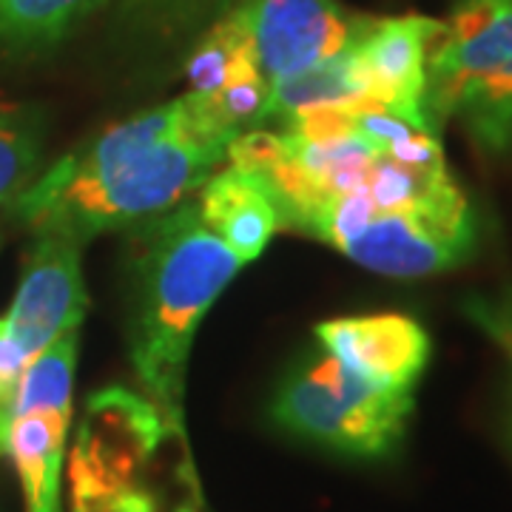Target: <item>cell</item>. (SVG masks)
Segmentation results:
<instances>
[{"label": "cell", "instance_id": "cell-7", "mask_svg": "<svg viewBox=\"0 0 512 512\" xmlns=\"http://www.w3.org/2000/svg\"><path fill=\"white\" fill-rule=\"evenodd\" d=\"M80 242L55 231H32L18 293L0 319V339L29 367L69 330H80L89 308Z\"/></svg>", "mask_w": 512, "mask_h": 512}, {"label": "cell", "instance_id": "cell-17", "mask_svg": "<svg viewBox=\"0 0 512 512\" xmlns=\"http://www.w3.org/2000/svg\"><path fill=\"white\" fill-rule=\"evenodd\" d=\"M197 0H126L128 12H137V15H165V12H174V9H185Z\"/></svg>", "mask_w": 512, "mask_h": 512}, {"label": "cell", "instance_id": "cell-6", "mask_svg": "<svg viewBox=\"0 0 512 512\" xmlns=\"http://www.w3.org/2000/svg\"><path fill=\"white\" fill-rule=\"evenodd\" d=\"M77 336L69 330L43 350L20 379L6 456L15 461L26 512H63V461L72 427Z\"/></svg>", "mask_w": 512, "mask_h": 512}, {"label": "cell", "instance_id": "cell-18", "mask_svg": "<svg viewBox=\"0 0 512 512\" xmlns=\"http://www.w3.org/2000/svg\"><path fill=\"white\" fill-rule=\"evenodd\" d=\"M6 444H9V430L0 424V456H6Z\"/></svg>", "mask_w": 512, "mask_h": 512}, {"label": "cell", "instance_id": "cell-12", "mask_svg": "<svg viewBox=\"0 0 512 512\" xmlns=\"http://www.w3.org/2000/svg\"><path fill=\"white\" fill-rule=\"evenodd\" d=\"M313 109H370L362 80L356 74L350 43L342 52L328 57L325 63L271 86V117L268 120L282 123L285 117Z\"/></svg>", "mask_w": 512, "mask_h": 512}, {"label": "cell", "instance_id": "cell-1", "mask_svg": "<svg viewBox=\"0 0 512 512\" xmlns=\"http://www.w3.org/2000/svg\"><path fill=\"white\" fill-rule=\"evenodd\" d=\"M237 134L200 94L188 92L106 128L37 174L15 220L86 245L177 208L208 183Z\"/></svg>", "mask_w": 512, "mask_h": 512}, {"label": "cell", "instance_id": "cell-15", "mask_svg": "<svg viewBox=\"0 0 512 512\" xmlns=\"http://www.w3.org/2000/svg\"><path fill=\"white\" fill-rule=\"evenodd\" d=\"M40 123L29 111L0 106V225L15 217L20 197L37 180Z\"/></svg>", "mask_w": 512, "mask_h": 512}, {"label": "cell", "instance_id": "cell-8", "mask_svg": "<svg viewBox=\"0 0 512 512\" xmlns=\"http://www.w3.org/2000/svg\"><path fill=\"white\" fill-rule=\"evenodd\" d=\"M234 12L271 86L342 52L362 20L336 0H242Z\"/></svg>", "mask_w": 512, "mask_h": 512}, {"label": "cell", "instance_id": "cell-5", "mask_svg": "<svg viewBox=\"0 0 512 512\" xmlns=\"http://www.w3.org/2000/svg\"><path fill=\"white\" fill-rule=\"evenodd\" d=\"M271 416L299 439L345 456L379 458L399 447L413 416V390L370 382L322 350L285 376Z\"/></svg>", "mask_w": 512, "mask_h": 512}, {"label": "cell", "instance_id": "cell-14", "mask_svg": "<svg viewBox=\"0 0 512 512\" xmlns=\"http://www.w3.org/2000/svg\"><path fill=\"white\" fill-rule=\"evenodd\" d=\"M100 6L106 0H0V43L49 49Z\"/></svg>", "mask_w": 512, "mask_h": 512}, {"label": "cell", "instance_id": "cell-9", "mask_svg": "<svg viewBox=\"0 0 512 512\" xmlns=\"http://www.w3.org/2000/svg\"><path fill=\"white\" fill-rule=\"evenodd\" d=\"M441 29L444 20L424 15L359 20L350 49L370 109L393 111L404 120L436 126L424 106V92L427 57Z\"/></svg>", "mask_w": 512, "mask_h": 512}, {"label": "cell", "instance_id": "cell-16", "mask_svg": "<svg viewBox=\"0 0 512 512\" xmlns=\"http://www.w3.org/2000/svg\"><path fill=\"white\" fill-rule=\"evenodd\" d=\"M467 313L493 336L501 348L507 350V356H510L512 362V296L501 299V302H493V299L470 302Z\"/></svg>", "mask_w": 512, "mask_h": 512}, {"label": "cell", "instance_id": "cell-2", "mask_svg": "<svg viewBox=\"0 0 512 512\" xmlns=\"http://www.w3.org/2000/svg\"><path fill=\"white\" fill-rule=\"evenodd\" d=\"M239 268L242 259L200 220L197 202L137 225L128 265V356L146 399L174 427L185 430V370L197 328Z\"/></svg>", "mask_w": 512, "mask_h": 512}, {"label": "cell", "instance_id": "cell-11", "mask_svg": "<svg viewBox=\"0 0 512 512\" xmlns=\"http://www.w3.org/2000/svg\"><path fill=\"white\" fill-rule=\"evenodd\" d=\"M197 211L200 220L222 239L228 251L242 259V265L254 262L282 228L271 191L254 174L228 168L214 174L200 188Z\"/></svg>", "mask_w": 512, "mask_h": 512}, {"label": "cell", "instance_id": "cell-4", "mask_svg": "<svg viewBox=\"0 0 512 512\" xmlns=\"http://www.w3.org/2000/svg\"><path fill=\"white\" fill-rule=\"evenodd\" d=\"M424 106L478 151L512 154V0H461L427 57Z\"/></svg>", "mask_w": 512, "mask_h": 512}, {"label": "cell", "instance_id": "cell-3", "mask_svg": "<svg viewBox=\"0 0 512 512\" xmlns=\"http://www.w3.org/2000/svg\"><path fill=\"white\" fill-rule=\"evenodd\" d=\"M72 512H200L185 430L123 387L92 396L77 427Z\"/></svg>", "mask_w": 512, "mask_h": 512}, {"label": "cell", "instance_id": "cell-13", "mask_svg": "<svg viewBox=\"0 0 512 512\" xmlns=\"http://www.w3.org/2000/svg\"><path fill=\"white\" fill-rule=\"evenodd\" d=\"M185 74L191 80V92L202 97L222 92L245 77L262 74L248 32L234 9L217 20L214 29L197 43L185 63Z\"/></svg>", "mask_w": 512, "mask_h": 512}, {"label": "cell", "instance_id": "cell-10", "mask_svg": "<svg viewBox=\"0 0 512 512\" xmlns=\"http://www.w3.org/2000/svg\"><path fill=\"white\" fill-rule=\"evenodd\" d=\"M316 339L359 376L396 390H413L430 359L427 330L402 313L328 319L316 325Z\"/></svg>", "mask_w": 512, "mask_h": 512}]
</instances>
